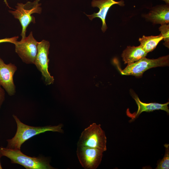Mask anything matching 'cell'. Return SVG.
<instances>
[{"label": "cell", "instance_id": "1", "mask_svg": "<svg viewBox=\"0 0 169 169\" xmlns=\"http://www.w3.org/2000/svg\"><path fill=\"white\" fill-rule=\"evenodd\" d=\"M17 125L16 133L12 138L7 140V148L20 150L22 145L25 141L32 137L47 131L64 132L63 125L60 124L57 125H48L44 126L34 127L28 125L21 122L17 116L13 115Z\"/></svg>", "mask_w": 169, "mask_h": 169}, {"label": "cell", "instance_id": "2", "mask_svg": "<svg viewBox=\"0 0 169 169\" xmlns=\"http://www.w3.org/2000/svg\"><path fill=\"white\" fill-rule=\"evenodd\" d=\"M1 156H5L11 163L21 165L27 169H53L46 158L42 157H31L23 154L20 150L0 147Z\"/></svg>", "mask_w": 169, "mask_h": 169}, {"label": "cell", "instance_id": "3", "mask_svg": "<svg viewBox=\"0 0 169 169\" xmlns=\"http://www.w3.org/2000/svg\"><path fill=\"white\" fill-rule=\"evenodd\" d=\"M40 0H35L33 2L28 1L25 4L18 3L15 6L16 9H14V11H9L20 23L22 27L21 41L26 37L27 28L29 25L31 23H35V18L31 15L34 13L40 14L42 12L41 4L39 3Z\"/></svg>", "mask_w": 169, "mask_h": 169}, {"label": "cell", "instance_id": "4", "mask_svg": "<svg viewBox=\"0 0 169 169\" xmlns=\"http://www.w3.org/2000/svg\"><path fill=\"white\" fill-rule=\"evenodd\" d=\"M107 138L100 124L93 123L82 132L77 145L98 149L103 152L107 150Z\"/></svg>", "mask_w": 169, "mask_h": 169}, {"label": "cell", "instance_id": "5", "mask_svg": "<svg viewBox=\"0 0 169 169\" xmlns=\"http://www.w3.org/2000/svg\"><path fill=\"white\" fill-rule=\"evenodd\" d=\"M169 64V55L156 59H149L145 57L137 62L127 64L120 72L122 75H131L139 77L142 76L143 73L149 69L168 66Z\"/></svg>", "mask_w": 169, "mask_h": 169}, {"label": "cell", "instance_id": "6", "mask_svg": "<svg viewBox=\"0 0 169 169\" xmlns=\"http://www.w3.org/2000/svg\"><path fill=\"white\" fill-rule=\"evenodd\" d=\"M38 42L31 32L23 40L17 41L14 44L15 52L23 62L33 64L37 53Z\"/></svg>", "mask_w": 169, "mask_h": 169}, {"label": "cell", "instance_id": "7", "mask_svg": "<svg viewBox=\"0 0 169 169\" xmlns=\"http://www.w3.org/2000/svg\"><path fill=\"white\" fill-rule=\"evenodd\" d=\"M103 151L96 148L77 146L76 154L82 166L85 169H96L100 164Z\"/></svg>", "mask_w": 169, "mask_h": 169}, {"label": "cell", "instance_id": "8", "mask_svg": "<svg viewBox=\"0 0 169 169\" xmlns=\"http://www.w3.org/2000/svg\"><path fill=\"white\" fill-rule=\"evenodd\" d=\"M49 47L50 43L48 41L43 40L38 42L37 53L33 63L41 73L47 85L53 84L54 81L53 77L48 70Z\"/></svg>", "mask_w": 169, "mask_h": 169}, {"label": "cell", "instance_id": "9", "mask_svg": "<svg viewBox=\"0 0 169 169\" xmlns=\"http://www.w3.org/2000/svg\"><path fill=\"white\" fill-rule=\"evenodd\" d=\"M17 70L15 64L11 63L6 64L0 58V85L10 96L14 95L16 92L13 77Z\"/></svg>", "mask_w": 169, "mask_h": 169}, {"label": "cell", "instance_id": "10", "mask_svg": "<svg viewBox=\"0 0 169 169\" xmlns=\"http://www.w3.org/2000/svg\"><path fill=\"white\" fill-rule=\"evenodd\" d=\"M115 4L123 6L124 2L123 1L117 2L115 0H93L91 3L92 7L98 8L99 11L98 13L86 15L91 20L95 18H100L102 22L101 30L104 32L107 28L105 21L107 14L110 8Z\"/></svg>", "mask_w": 169, "mask_h": 169}, {"label": "cell", "instance_id": "11", "mask_svg": "<svg viewBox=\"0 0 169 169\" xmlns=\"http://www.w3.org/2000/svg\"><path fill=\"white\" fill-rule=\"evenodd\" d=\"M148 21L154 24L169 23V4L161 5L153 7L144 16Z\"/></svg>", "mask_w": 169, "mask_h": 169}, {"label": "cell", "instance_id": "12", "mask_svg": "<svg viewBox=\"0 0 169 169\" xmlns=\"http://www.w3.org/2000/svg\"><path fill=\"white\" fill-rule=\"evenodd\" d=\"M138 106L137 110L133 114L127 111V116L131 118V120L136 119L143 112H150L156 110H161L169 113L168 105L169 102L166 103L161 104L157 103H146L141 102L138 97L136 95L133 97Z\"/></svg>", "mask_w": 169, "mask_h": 169}, {"label": "cell", "instance_id": "13", "mask_svg": "<svg viewBox=\"0 0 169 169\" xmlns=\"http://www.w3.org/2000/svg\"><path fill=\"white\" fill-rule=\"evenodd\" d=\"M147 53L144 51L140 45L137 46H128L121 54L125 64H130L145 57Z\"/></svg>", "mask_w": 169, "mask_h": 169}, {"label": "cell", "instance_id": "14", "mask_svg": "<svg viewBox=\"0 0 169 169\" xmlns=\"http://www.w3.org/2000/svg\"><path fill=\"white\" fill-rule=\"evenodd\" d=\"M163 38L161 33L157 36H146L143 35L139 39L140 45L142 49L147 53L153 50Z\"/></svg>", "mask_w": 169, "mask_h": 169}, {"label": "cell", "instance_id": "15", "mask_svg": "<svg viewBox=\"0 0 169 169\" xmlns=\"http://www.w3.org/2000/svg\"><path fill=\"white\" fill-rule=\"evenodd\" d=\"M165 152L163 158L160 161L157 165L156 169H169V145H164Z\"/></svg>", "mask_w": 169, "mask_h": 169}, {"label": "cell", "instance_id": "16", "mask_svg": "<svg viewBox=\"0 0 169 169\" xmlns=\"http://www.w3.org/2000/svg\"><path fill=\"white\" fill-rule=\"evenodd\" d=\"M159 30L163 37L164 41L163 44L169 48V24L161 25L159 28Z\"/></svg>", "mask_w": 169, "mask_h": 169}, {"label": "cell", "instance_id": "17", "mask_svg": "<svg viewBox=\"0 0 169 169\" xmlns=\"http://www.w3.org/2000/svg\"><path fill=\"white\" fill-rule=\"evenodd\" d=\"M19 38L18 36H14L10 38H6L3 39H0V43L4 42H9L14 44L15 43Z\"/></svg>", "mask_w": 169, "mask_h": 169}, {"label": "cell", "instance_id": "18", "mask_svg": "<svg viewBox=\"0 0 169 169\" xmlns=\"http://www.w3.org/2000/svg\"><path fill=\"white\" fill-rule=\"evenodd\" d=\"M5 98V93L4 90L0 85V108L3 104Z\"/></svg>", "mask_w": 169, "mask_h": 169}, {"label": "cell", "instance_id": "19", "mask_svg": "<svg viewBox=\"0 0 169 169\" xmlns=\"http://www.w3.org/2000/svg\"><path fill=\"white\" fill-rule=\"evenodd\" d=\"M4 2L5 3L7 6L10 8H11L9 6L7 2V0H4Z\"/></svg>", "mask_w": 169, "mask_h": 169}, {"label": "cell", "instance_id": "20", "mask_svg": "<svg viewBox=\"0 0 169 169\" xmlns=\"http://www.w3.org/2000/svg\"><path fill=\"white\" fill-rule=\"evenodd\" d=\"M165 2L166 4H169V0H161Z\"/></svg>", "mask_w": 169, "mask_h": 169}, {"label": "cell", "instance_id": "21", "mask_svg": "<svg viewBox=\"0 0 169 169\" xmlns=\"http://www.w3.org/2000/svg\"><path fill=\"white\" fill-rule=\"evenodd\" d=\"M1 156L0 154V158H1ZM2 169V167L1 166V163H0V169Z\"/></svg>", "mask_w": 169, "mask_h": 169}]
</instances>
